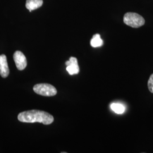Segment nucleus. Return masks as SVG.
Returning <instances> with one entry per match:
<instances>
[{
  "instance_id": "obj_1",
  "label": "nucleus",
  "mask_w": 153,
  "mask_h": 153,
  "mask_svg": "<svg viewBox=\"0 0 153 153\" xmlns=\"http://www.w3.org/2000/svg\"><path fill=\"white\" fill-rule=\"evenodd\" d=\"M18 119L22 123H40L44 125H49L54 121L52 115L44 111L33 109L20 113Z\"/></svg>"
},
{
  "instance_id": "obj_2",
  "label": "nucleus",
  "mask_w": 153,
  "mask_h": 153,
  "mask_svg": "<svg viewBox=\"0 0 153 153\" xmlns=\"http://www.w3.org/2000/svg\"><path fill=\"white\" fill-rule=\"evenodd\" d=\"M124 23L133 28L140 27L144 25L145 21L140 14L136 13H127L124 16Z\"/></svg>"
},
{
  "instance_id": "obj_3",
  "label": "nucleus",
  "mask_w": 153,
  "mask_h": 153,
  "mask_svg": "<svg viewBox=\"0 0 153 153\" xmlns=\"http://www.w3.org/2000/svg\"><path fill=\"white\" fill-rule=\"evenodd\" d=\"M35 93L44 97H52L57 94L56 88L48 83H39L33 88Z\"/></svg>"
},
{
  "instance_id": "obj_4",
  "label": "nucleus",
  "mask_w": 153,
  "mask_h": 153,
  "mask_svg": "<svg viewBox=\"0 0 153 153\" xmlns=\"http://www.w3.org/2000/svg\"><path fill=\"white\" fill-rule=\"evenodd\" d=\"M13 59L16 68L19 71H23L27 66V60L22 52L17 51L13 55Z\"/></svg>"
},
{
  "instance_id": "obj_5",
  "label": "nucleus",
  "mask_w": 153,
  "mask_h": 153,
  "mask_svg": "<svg viewBox=\"0 0 153 153\" xmlns=\"http://www.w3.org/2000/svg\"><path fill=\"white\" fill-rule=\"evenodd\" d=\"M66 71L70 75L76 74L79 72V68L78 64V61L76 57H71L69 60L66 62Z\"/></svg>"
},
{
  "instance_id": "obj_6",
  "label": "nucleus",
  "mask_w": 153,
  "mask_h": 153,
  "mask_svg": "<svg viewBox=\"0 0 153 153\" xmlns=\"http://www.w3.org/2000/svg\"><path fill=\"white\" fill-rule=\"evenodd\" d=\"M9 74V68L5 55H0V75L3 78H6Z\"/></svg>"
},
{
  "instance_id": "obj_7",
  "label": "nucleus",
  "mask_w": 153,
  "mask_h": 153,
  "mask_svg": "<svg viewBox=\"0 0 153 153\" xmlns=\"http://www.w3.org/2000/svg\"><path fill=\"white\" fill-rule=\"evenodd\" d=\"M43 0H27L26 7L30 12L36 10L43 5Z\"/></svg>"
},
{
  "instance_id": "obj_8",
  "label": "nucleus",
  "mask_w": 153,
  "mask_h": 153,
  "mask_svg": "<svg viewBox=\"0 0 153 153\" xmlns=\"http://www.w3.org/2000/svg\"><path fill=\"white\" fill-rule=\"evenodd\" d=\"M90 44L93 47L97 48L103 45V41L100 38V35L97 33L93 36V38L90 42Z\"/></svg>"
},
{
  "instance_id": "obj_9",
  "label": "nucleus",
  "mask_w": 153,
  "mask_h": 153,
  "mask_svg": "<svg viewBox=\"0 0 153 153\" xmlns=\"http://www.w3.org/2000/svg\"><path fill=\"white\" fill-rule=\"evenodd\" d=\"M112 110L117 114H123L126 111V107L120 103H112L111 105Z\"/></svg>"
},
{
  "instance_id": "obj_10",
  "label": "nucleus",
  "mask_w": 153,
  "mask_h": 153,
  "mask_svg": "<svg viewBox=\"0 0 153 153\" xmlns=\"http://www.w3.org/2000/svg\"><path fill=\"white\" fill-rule=\"evenodd\" d=\"M148 86L149 91L153 94V74L150 76L149 79Z\"/></svg>"
}]
</instances>
